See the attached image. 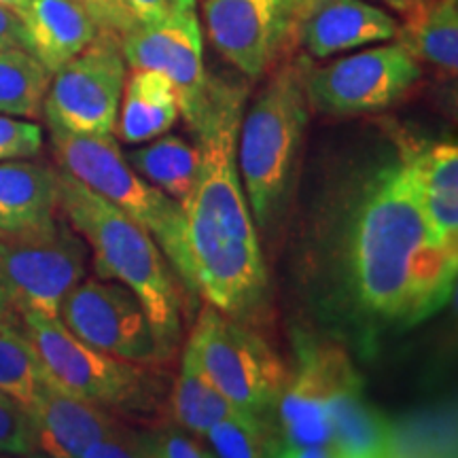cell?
Returning a JSON list of instances; mask_svg holds the SVG:
<instances>
[{
	"label": "cell",
	"mask_w": 458,
	"mask_h": 458,
	"mask_svg": "<svg viewBox=\"0 0 458 458\" xmlns=\"http://www.w3.org/2000/svg\"><path fill=\"white\" fill-rule=\"evenodd\" d=\"M57 199L68 225L89 244L96 274L139 297L165 357H172L181 337V293L174 267L151 233L64 170L57 172Z\"/></svg>",
	"instance_id": "obj_3"
},
{
	"label": "cell",
	"mask_w": 458,
	"mask_h": 458,
	"mask_svg": "<svg viewBox=\"0 0 458 458\" xmlns=\"http://www.w3.org/2000/svg\"><path fill=\"white\" fill-rule=\"evenodd\" d=\"M397 43L416 62L454 77L458 68V0H414L403 11Z\"/></svg>",
	"instance_id": "obj_21"
},
{
	"label": "cell",
	"mask_w": 458,
	"mask_h": 458,
	"mask_svg": "<svg viewBox=\"0 0 458 458\" xmlns=\"http://www.w3.org/2000/svg\"><path fill=\"white\" fill-rule=\"evenodd\" d=\"M47 382L37 352L21 327H0V391L28 410Z\"/></svg>",
	"instance_id": "obj_27"
},
{
	"label": "cell",
	"mask_w": 458,
	"mask_h": 458,
	"mask_svg": "<svg viewBox=\"0 0 458 458\" xmlns=\"http://www.w3.org/2000/svg\"><path fill=\"white\" fill-rule=\"evenodd\" d=\"M57 210V170L34 162L0 164V233L49 225Z\"/></svg>",
	"instance_id": "obj_20"
},
{
	"label": "cell",
	"mask_w": 458,
	"mask_h": 458,
	"mask_svg": "<svg viewBox=\"0 0 458 458\" xmlns=\"http://www.w3.org/2000/svg\"><path fill=\"white\" fill-rule=\"evenodd\" d=\"M111 3L113 0H94L91 3V11H94L96 17L100 20L102 26H108V17H111Z\"/></svg>",
	"instance_id": "obj_35"
},
{
	"label": "cell",
	"mask_w": 458,
	"mask_h": 458,
	"mask_svg": "<svg viewBox=\"0 0 458 458\" xmlns=\"http://www.w3.org/2000/svg\"><path fill=\"white\" fill-rule=\"evenodd\" d=\"M420 77V66L403 45H380L327 66H308V105L335 117L377 113L403 98Z\"/></svg>",
	"instance_id": "obj_12"
},
{
	"label": "cell",
	"mask_w": 458,
	"mask_h": 458,
	"mask_svg": "<svg viewBox=\"0 0 458 458\" xmlns=\"http://www.w3.org/2000/svg\"><path fill=\"white\" fill-rule=\"evenodd\" d=\"M0 454L4 456H34L32 418L20 401L0 391Z\"/></svg>",
	"instance_id": "obj_29"
},
{
	"label": "cell",
	"mask_w": 458,
	"mask_h": 458,
	"mask_svg": "<svg viewBox=\"0 0 458 458\" xmlns=\"http://www.w3.org/2000/svg\"><path fill=\"white\" fill-rule=\"evenodd\" d=\"M21 329L51 386L106 410L142 403L147 374L136 363L114 359L79 340L60 318L24 314Z\"/></svg>",
	"instance_id": "obj_8"
},
{
	"label": "cell",
	"mask_w": 458,
	"mask_h": 458,
	"mask_svg": "<svg viewBox=\"0 0 458 458\" xmlns=\"http://www.w3.org/2000/svg\"><path fill=\"white\" fill-rule=\"evenodd\" d=\"M342 267L354 310L382 327L410 329L452 301L458 249L428 223L403 151L359 187Z\"/></svg>",
	"instance_id": "obj_1"
},
{
	"label": "cell",
	"mask_w": 458,
	"mask_h": 458,
	"mask_svg": "<svg viewBox=\"0 0 458 458\" xmlns=\"http://www.w3.org/2000/svg\"><path fill=\"white\" fill-rule=\"evenodd\" d=\"M179 117V100L170 79L156 71H131L125 81L114 130L128 145L162 136Z\"/></svg>",
	"instance_id": "obj_22"
},
{
	"label": "cell",
	"mask_w": 458,
	"mask_h": 458,
	"mask_svg": "<svg viewBox=\"0 0 458 458\" xmlns=\"http://www.w3.org/2000/svg\"><path fill=\"white\" fill-rule=\"evenodd\" d=\"M128 164L142 179L162 189L185 208L199 172V147L189 145L181 136H157L151 145L128 151Z\"/></svg>",
	"instance_id": "obj_23"
},
{
	"label": "cell",
	"mask_w": 458,
	"mask_h": 458,
	"mask_svg": "<svg viewBox=\"0 0 458 458\" xmlns=\"http://www.w3.org/2000/svg\"><path fill=\"white\" fill-rule=\"evenodd\" d=\"M51 77L43 100L47 125L74 134H113L128 81L117 32L102 26L98 37Z\"/></svg>",
	"instance_id": "obj_10"
},
{
	"label": "cell",
	"mask_w": 458,
	"mask_h": 458,
	"mask_svg": "<svg viewBox=\"0 0 458 458\" xmlns=\"http://www.w3.org/2000/svg\"><path fill=\"white\" fill-rule=\"evenodd\" d=\"M119 43L131 71H156L170 79L179 100V114L198 131L208 111L213 81L204 66L196 0H172L162 20L128 28L119 34Z\"/></svg>",
	"instance_id": "obj_11"
},
{
	"label": "cell",
	"mask_w": 458,
	"mask_h": 458,
	"mask_svg": "<svg viewBox=\"0 0 458 458\" xmlns=\"http://www.w3.org/2000/svg\"><path fill=\"white\" fill-rule=\"evenodd\" d=\"M213 47L250 79L278 64L293 41L297 0H199Z\"/></svg>",
	"instance_id": "obj_14"
},
{
	"label": "cell",
	"mask_w": 458,
	"mask_h": 458,
	"mask_svg": "<svg viewBox=\"0 0 458 458\" xmlns=\"http://www.w3.org/2000/svg\"><path fill=\"white\" fill-rule=\"evenodd\" d=\"M377 3H385V4H388V7H391V9L399 11V13H403V11L408 9L410 4L414 3V0H377Z\"/></svg>",
	"instance_id": "obj_37"
},
{
	"label": "cell",
	"mask_w": 458,
	"mask_h": 458,
	"mask_svg": "<svg viewBox=\"0 0 458 458\" xmlns=\"http://www.w3.org/2000/svg\"><path fill=\"white\" fill-rule=\"evenodd\" d=\"M49 131L60 170L81 181L151 233L181 283L196 293L182 206L131 168L113 134H74L55 125H49Z\"/></svg>",
	"instance_id": "obj_5"
},
{
	"label": "cell",
	"mask_w": 458,
	"mask_h": 458,
	"mask_svg": "<svg viewBox=\"0 0 458 458\" xmlns=\"http://www.w3.org/2000/svg\"><path fill=\"white\" fill-rule=\"evenodd\" d=\"M0 4H3L4 9L13 11L15 15L24 17V13L28 11V4H30V0H0Z\"/></svg>",
	"instance_id": "obj_36"
},
{
	"label": "cell",
	"mask_w": 458,
	"mask_h": 458,
	"mask_svg": "<svg viewBox=\"0 0 458 458\" xmlns=\"http://www.w3.org/2000/svg\"><path fill=\"white\" fill-rule=\"evenodd\" d=\"M41 125L0 114V162L32 157L41 151Z\"/></svg>",
	"instance_id": "obj_30"
},
{
	"label": "cell",
	"mask_w": 458,
	"mask_h": 458,
	"mask_svg": "<svg viewBox=\"0 0 458 458\" xmlns=\"http://www.w3.org/2000/svg\"><path fill=\"white\" fill-rule=\"evenodd\" d=\"M331 448L335 458H386L394 452V420L363 394L360 376L337 393L329 411Z\"/></svg>",
	"instance_id": "obj_19"
},
{
	"label": "cell",
	"mask_w": 458,
	"mask_h": 458,
	"mask_svg": "<svg viewBox=\"0 0 458 458\" xmlns=\"http://www.w3.org/2000/svg\"><path fill=\"white\" fill-rule=\"evenodd\" d=\"M142 456L147 458H210L213 450L204 444V437L187 431L179 422H164V425L139 431Z\"/></svg>",
	"instance_id": "obj_28"
},
{
	"label": "cell",
	"mask_w": 458,
	"mask_h": 458,
	"mask_svg": "<svg viewBox=\"0 0 458 458\" xmlns=\"http://www.w3.org/2000/svg\"><path fill=\"white\" fill-rule=\"evenodd\" d=\"M206 444L213 456L221 458H261L278 456V433L274 422L259 416L236 411L223 418L206 433Z\"/></svg>",
	"instance_id": "obj_26"
},
{
	"label": "cell",
	"mask_w": 458,
	"mask_h": 458,
	"mask_svg": "<svg viewBox=\"0 0 458 458\" xmlns=\"http://www.w3.org/2000/svg\"><path fill=\"white\" fill-rule=\"evenodd\" d=\"M142 456L139 431H131L128 427H122L100 442L91 444L88 450L83 452L81 458H139Z\"/></svg>",
	"instance_id": "obj_32"
},
{
	"label": "cell",
	"mask_w": 458,
	"mask_h": 458,
	"mask_svg": "<svg viewBox=\"0 0 458 458\" xmlns=\"http://www.w3.org/2000/svg\"><path fill=\"white\" fill-rule=\"evenodd\" d=\"M246 91L213 81L199 139V172L185 210L187 249L196 293L223 314H242L261 301L267 276L238 170V130Z\"/></svg>",
	"instance_id": "obj_2"
},
{
	"label": "cell",
	"mask_w": 458,
	"mask_h": 458,
	"mask_svg": "<svg viewBox=\"0 0 458 458\" xmlns=\"http://www.w3.org/2000/svg\"><path fill=\"white\" fill-rule=\"evenodd\" d=\"M85 270L88 246L66 221L0 233V293L20 317L60 318L62 303Z\"/></svg>",
	"instance_id": "obj_6"
},
{
	"label": "cell",
	"mask_w": 458,
	"mask_h": 458,
	"mask_svg": "<svg viewBox=\"0 0 458 458\" xmlns=\"http://www.w3.org/2000/svg\"><path fill=\"white\" fill-rule=\"evenodd\" d=\"M170 405L174 420L199 437H206V433L223 418L242 411L232 401L223 397L219 388L210 382L189 344L182 351L181 374L172 388Z\"/></svg>",
	"instance_id": "obj_24"
},
{
	"label": "cell",
	"mask_w": 458,
	"mask_h": 458,
	"mask_svg": "<svg viewBox=\"0 0 458 458\" xmlns=\"http://www.w3.org/2000/svg\"><path fill=\"white\" fill-rule=\"evenodd\" d=\"M399 21L365 0H297L293 38L308 55L325 57L386 43L397 37Z\"/></svg>",
	"instance_id": "obj_15"
},
{
	"label": "cell",
	"mask_w": 458,
	"mask_h": 458,
	"mask_svg": "<svg viewBox=\"0 0 458 458\" xmlns=\"http://www.w3.org/2000/svg\"><path fill=\"white\" fill-rule=\"evenodd\" d=\"M172 0H113L108 26L114 32H125L131 26L156 24L168 13Z\"/></svg>",
	"instance_id": "obj_31"
},
{
	"label": "cell",
	"mask_w": 458,
	"mask_h": 458,
	"mask_svg": "<svg viewBox=\"0 0 458 458\" xmlns=\"http://www.w3.org/2000/svg\"><path fill=\"white\" fill-rule=\"evenodd\" d=\"M51 83V72L30 51L0 49V114L37 119Z\"/></svg>",
	"instance_id": "obj_25"
},
{
	"label": "cell",
	"mask_w": 458,
	"mask_h": 458,
	"mask_svg": "<svg viewBox=\"0 0 458 458\" xmlns=\"http://www.w3.org/2000/svg\"><path fill=\"white\" fill-rule=\"evenodd\" d=\"M0 327H21V317L0 293Z\"/></svg>",
	"instance_id": "obj_34"
},
{
	"label": "cell",
	"mask_w": 458,
	"mask_h": 458,
	"mask_svg": "<svg viewBox=\"0 0 458 458\" xmlns=\"http://www.w3.org/2000/svg\"><path fill=\"white\" fill-rule=\"evenodd\" d=\"M60 320L79 340L136 365L168 359L145 308L128 286L108 278H83L60 308Z\"/></svg>",
	"instance_id": "obj_13"
},
{
	"label": "cell",
	"mask_w": 458,
	"mask_h": 458,
	"mask_svg": "<svg viewBox=\"0 0 458 458\" xmlns=\"http://www.w3.org/2000/svg\"><path fill=\"white\" fill-rule=\"evenodd\" d=\"M26 49L54 74L98 37L100 20L83 0H30L21 17Z\"/></svg>",
	"instance_id": "obj_17"
},
{
	"label": "cell",
	"mask_w": 458,
	"mask_h": 458,
	"mask_svg": "<svg viewBox=\"0 0 458 458\" xmlns=\"http://www.w3.org/2000/svg\"><path fill=\"white\" fill-rule=\"evenodd\" d=\"M83 3H88V4H89V7H91V3H94V0H83Z\"/></svg>",
	"instance_id": "obj_38"
},
{
	"label": "cell",
	"mask_w": 458,
	"mask_h": 458,
	"mask_svg": "<svg viewBox=\"0 0 458 458\" xmlns=\"http://www.w3.org/2000/svg\"><path fill=\"white\" fill-rule=\"evenodd\" d=\"M306 62L274 66L238 130V170L255 225L270 227L293 182L308 125Z\"/></svg>",
	"instance_id": "obj_4"
},
{
	"label": "cell",
	"mask_w": 458,
	"mask_h": 458,
	"mask_svg": "<svg viewBox=\"0 0 458 458\" xmlns=\"http://www.w3.org/2000/svg\"><path fill=\"white\" fill-rule=\"evenodd\" d=\"M414 174L427 219L437 236L458 249V147L454 142L401 147Z\"/></svg>",
	"instance_id": "obj_18"
},
{
	"label": "cell",
	"mask_w": 458,
	"mask_h": 458,
	"mask_svg": "<svg viewBox=\"0 0 458 458\" xmlns=\"http://www.w3.org/2000/svg\"><path fill=\"white\" fill-rule=\"evenodd\" d=\"M26 49V32L21 17L0 4V49ZM28 51V49H26Z\"/></svg>",
	"instance_id": "obj_33"
},
{
	"label": "cell",
	"mask_w": 458,
	"mask_h": 458,
	"mask_svg": "<svg viewBox=\"0 0 458 458\" xmlns=\"http://www.w3.org/2000/svg\"><path fill=\"white\" fill-rule=\"evenodd\" d=\"M357 376L342 348L318 342L301 344L297 351V368L286 377L274 416L278 456L335 458L331 448L329 411L337 393Z\"/></svg>",
	"instance_id": "obj_9"
},
{
	"label": "cell",
	"mask_w": 458,
	"mask_h": 458,
	"mask_svg": "<svg viewBox=\"0 0 458 458\" xmlns=\"http://www.w3.org/2000/svg\"><path fill=\"white\" fill-rule=\"evenodd\" d=\"M187 344L223 397L238 410L274 422L289 371L259 335L208 303Z\"/></svg>",
	"instance_id": "obj_7"
},
{
	"label": "cell",
	"mask_w": 458,
	"mask_h": 458,
	"mask_svg": "<svg viewBox=\"0 0 458 458\" xmlns=\"http://www.w3.org/2000/svg\"><path fill=\"white\" fill-rule=\"evenodd\" d=\"M37 452L54 458H81L91 444L123 425L106 408L72 397L45 382L28 408Z\"/></svg>",
	"instance_id": "obj_16"
}]
</instances>
